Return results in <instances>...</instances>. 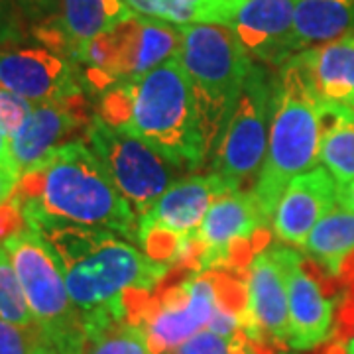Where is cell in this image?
<instances>
[{
  "instance_id": "6da1fadb",
  "label": "cell",
  "mask_w": 354,
  "mask_h": 354,
  "mask_svg": "<svg viewBox=\"0 0 354 354\" xmlns=\"http://www.w3.org/2000/svg\"><path fill=\"white\" fill-rule=\"evenodd\" d=\"M30 228L41 232L62 266L87 341L116 323L132 321L144 299L174 272L113 230L77 225Z\"/></svg>"
},
{
  "instance_id": "7a4b0ae2",
  "label": "cell",
  "mask_w": 354,
  "mask_h": 354,
  "mask_svg": "<svg viewBox=\"0 0 354 354\" xmlns=\"http://www.w3.org/2000/svg\"><path fill=\"white\" fill-rule=\"evenodd\" d=\"M14 197L26 227L77 225L136 241L138 215L87 142H65L22 171Z\"/></svg>"
},
{
  "instance_id": "3957f363",
  "label": "cell",
  "mask_w": 354,
  "mask_h": 354,
  "mask_svg": "<svg viewBox=\"0 0 354 354\" xmlns=\"http://www.w3.org/2000/svg\"><path fill=\"white\" fill-rule=\"evenodd\" d=\"M99 116L179 167L199 165L207 153L197 99L177 57L104 91Z\"/></svg>"
},
{
  "instance_id": "277c9868",
  "label": "cell",
  "mask_w": 354,
  "mask_h": 354,
  "mask_svg": "<svg viewBox=\"0 0 354 354\" xmlns=\"http://www.w3.org/2000/svg\"><path fill=\"white\" fill-rule=\"evenodd\" d=\"M327 106L319 101L297 55L281 65L264 164L252 193L270 218L297 176L317 167Z\"/></svg>"
},
{
  "instance_id": "5b68a950",
  "label": "cell",
  "mask_w": 354,
  "mask_h": 354,
  "mask_svg": "<svg viewBox=\"0 0 354 354\" xmlns=\"http://www.w3.org/2000/svg\"><path fill=\"white\" fill-rule=\"evenodd\" d=\"M181 28L177 62L189 79L201 116L207 150L215 148L241 99L254 62L228 26Z\"/></svg>"
},
{
  "instance_id": "8992f818",
  "label": "cell",
  "mask_w": 354,
  "mask_h": 354,
  "mask_svg": "<svg viewBox=\"0 0 354 354\" xmlns=\"http://www.w3.org/2000/svg\"><path fill=\"white\" fill-rule=\"evenodd\" d=\"M2 244L10 254L41 341L65 354L85 353L83 319L69 297L64 270L41 232L24 227Z\"/></svg>"
},
{
  "instance_id": "52a82bcc",
  "label": "cell",
  "mask_w": 354,
  "mask_h": 354,
  "mask_svg": "<svg viewBox=\"0 0 354 354\" xmlns=\"http://www.w3.org/2000/svg\"><path fill=\"white\" fill-rule=\"evenodd\" d=\"M248 274L236 270L191 272L177 283L150 293L134 315L152 354H165L207 329L228 290Z\"/></svg>"
},
{
  "instance_id": "ba28073f",
  "label": "cell",
  "mask_w": 354,
  "mask_h": 354,
  "mask_svg": "<svg viewBox=\"0 0 354 354\" xmlns=\"http://www.w3.org/2000/svg\"><path fill=\"white\" fill-rule=\"evenodd\" d=\"M179 46V26L132 14L106 34L91 39L73 62L87 67L85 79L93 87L109 91L174 59Z\"/></svg>"
},
{
  "instance_id": "9c48e42d",
  "label": "cell",
  "mask_w": 354,
  "mask_h": 354,
  "mask_svg": "<svg viewBox=\"0 0 354 354\" xmlns=\"http://www.w3.org/2000/svg\"><path fill=\"white\" fill-rule=\"evenodd\" d=\"M239 187L225 177L191 176L176 181L152 207L138 216L136 242L156 262L189 268L191 239L213 203Z\"/></svg>"
},
{
  "instance_id": "30bf717a",
  "label": "cell",
  "mask_w": 354,
  "mask_h": 354,
  "mask_svg": "<svg viewBox=\"0 0 354 354\" xmlns=\"http://www.w3.org/2000/svg\"><path fill=\"white\" fill-rule=\"evenodd\" d=\"M270 216L252 191H232L218 197L191 239L189 268L195 274L211 270L246 272L254 256L268 248Z\"/></svg>"
},
{
  "instance_id": "8fae6325",
  "label": "cell",
  "mask_w": 354,
  "mask_h": 354,
  "mask_svg": "<svg viewBox=\"0 0 354 354\" xmlns=\"http://www.w3.org/2000/svg\"><path fill=\"white\" fill-rule=\"evenodd\" d=\"M87 144L138 216L174 185L179 165L167 162L142 140L111 127L99 114L88 122Z\"/></svg>"
},
{
  "instance_id": "7c38bea8",
  "label": "cell",
  "mask_w": 354,
  "mask_h": 354,
  "mask_svg": "<svg viewBox=\"0 0 354 354\" xmlns=\"http://www.w3.org/2000/svg\"><path fill=\"white\" fill-rule=\"evenodd\" d=\"M274 102L276 83L266 73L264 67L254 65L241 99L216 142L213 174L241 187L248 177L262 169Z\"/></svg>"
},
{
  "instance_id": "4fadbf2b",
  "label": "cell",
  "mask_w": 354,
  "mask_h": 354,
  "mask_svg": "<svg viewBox=\"0 0 354 354\" xmlns=\"http://www.w3.org/2000/svg\"><path fill=\"white\" fill-rule=\"evenodd\" d=\"M268 248L281 266L288 283V346L311 351L329 342L337 333V299H330L307 272L299 250L283 244Z\"/></svg>"
},
{
  "instance_id": "5bb4252c",
  "label": "cell",
  "mask_w": 354,
  "mask_h": 354,
  "mask_svg": "<svg viewBox=\"0 0 354 354\" xmlns=\"http://www.w3.org/2000/svg\"><path fill=\"white\" fill-rule=\"evenodd\" d=\"M0 85L34 104H79L83 97L75 62L48 48H0Z\"/></svg>"
},
{
  "instance_id": "9a60e30c",
  "label": "cell",
  "mask_w": 354,
  "mask_h": 354,
  "mask_svg": "<svg viewBox=\"0 0 354 354\" xmlns=\"http://www.w3.org/2000/svg\"><path fill=\"white\" fill-rule=\"evenodd\" d=\"M242 333L252 344L268 348L288 344V283L270 248L248 266Z\"/></svg>"
},
{
  "instance_id": "2e32d148",
  "label": "cell",
  "mask_w": 354,
  "mask_h": 354,
  "mask_svg": "<svg viewBox=\"0 0 354 354\" xmlns=\"http://www.w3.org/2000/svg\"><path fill=\"white\" fill-rule=\"evenodd\" d=\"M297 0H244L230 30L248 55L283 65L293 57V14Z\"/></svg>"
},
{
  "instance_id": "e0dca14e",
  "label": "cell",
  "mask_w": 354,
  "mask_h": 354,
  "mask_svg": "<svg viewBox=\"0 0 354 354\" xmlns=\"http://www.w3.org/2000/svg\"><path fill=\"white\" fill-rule=\"evenodd\" d=\"M339 203V185L323 165L297 176L281 195L274 213L279 241L304 244L317 223Z\"/></svg>"
},
{
  "instance_id": "ac0fdd59",
  "label": "cell",
  "mask_w": 354,
  "mask_h": 354,
  "mask_svg": "<svg viewBox=\"0 0 354 354\" xmlns=\"http://www.w3.org/2000/svg\"><path fill=\"white\" fill-rule=\"evenodd\" d=\"M122 0H62V12L38 26L36 36L50 48L75 59L81 48L132 16Z\"/></svg>"
},
{
  "instance_id": "d6986e66",
  "label": "cell",
  "mask_w": 354,
  "mask_h": 354,
  "mask_svg": "<svg viewBox=\"0 0 354 354\" xmlns=\"http://www.w3.org/2000/svg\"><path fill=\"white\" fill-rule=\"evenodd\" d=\"M295 55L319 101L354 111V32Z\"/></svg>"
},
{
  "instance_id": "ffe728a7",
  "label": "cell",
  "mask_w": 354,
  "mask_h": 354,
  "mask_svg": "<svg viewBox=\"0 0 354 354\" xmlns=\"http://www.w3.org/2000/svg\"><path fill=\"white\" fill-rule=\"evenodd\" d=\"M79 127L81 120L73 113V104H64V102L34 104L24 124L10 138L12 158L20 174L41 162L48 153L65 144L64 140L69 134H73Z\"/></svg>"
},
{
  "instance_id": "44dd1931",
  "label": "cell",
  "mask_w": 354,
  "mask_h": 354,
  "mask_svg": "<svg viewBox=\"0 0 354 354\" xmlns=\"http://www.w3.org/2000/svg\"><path fill=\"white\" fill-rule=\"evenodd\" d=\"M304 250L333 279L354 283V211L337 203L309 232Z\"/></svg>"
},
{
  "instance_id": "7402d4cb",
  "label": "cell",
  "mask_w": 354,
  "mask_h": 354,
  "mask_svg": "<svg viewBox=\"0 0 354 354\" xmlns=\"http://www.w3.org/2000/svg\"><path fill=\"white\" fill-rule=\"evenodd\" d=\"M354 0H297L293 14V53L351 34Z\"/></svg>"
},
{
  "instance_id": "603a6c76",
  "label": "cell",
  "mask_w": 354,
  "mask_h": 354,
  "mask_svg": "<svg viewBox=\"0 0 354 354\" xmlns=\"http://www.w3.org/2000/svg\"><path fill=\"white\" fill-rule=\"evenodd\" d=\"M134 14L174 26H230L244 0H122Z\"/></svg>"
},
{
  "instance_id": "cb8c5ba5",
  "label": "cell",
  "mask_w": 354,
  "mask_h": 354,
  "mask_svg": "<svg viewBox=\"0 0 354 354\" xmlns=\"http://www.w3.org/2000/svg\"><path fill=\"white\" fill-rule=\"evenodd\" d=\"M327 106V104H325ZM319 162L339 187L354 181V111L327 106V124L321 138Z\"/></svg>"
},
{
  "instance_id": "d4e9b609",
  "label": "cell",
  "mask_w": 354,
  "mask_h": 354,
  "mask_svg": "<svg viewBox=\"0 0 354 354\" xmlns=\"http://www.w3.org/2000/svg\"><path fill=\"white\" fill-rule=\"evenodd\" d=\"M0 319L20 327H36L10 254L0 242Z\"/></svg>"
},
{
  "instance_id": "484cf974",
  "label": "cell",
  "mask_w": 354,
  "mask_h": 354,
  "mask_svg": "<svg viewBox=\"0 0 354 354\" xmlns=\"http://www.w3.org/2000/svg\"><path fill=\"white\" fill-rule=\"evenodd\" d=\"M83 354H152V351L138 323L122 321L88 339Z\"/></svg>"
},
{
  "instance_id": "4316f807",
  "label": "cell",
  "mask_w": 354,
  "mask_h": 354,
  "mask_svg": "<svg viewBox=\"0 0 354 354\" xmlns=\"http://www.w3.org/2000/svg\"><path fill=\"white\" fill-rule=\"evenodd\" d=\"M246 344L248 339L244 337V333L225 337V335H216L213 330L203 329L165 354H241L246 348Z\"/></svg>"
},
{
  "instance_id": "83f0119b",
  "label": "cell",
  "mask_w": 354,
  "mask_h": 354,
  "mask_svg": "<svg viewBox=\"0 0 354 354\" xmlns=\"http://www.w3.org/2000/svg\"><path fill=\"white\" fill-rule=\"evenodd\" d=\"M41 344L36 327H20L0 319V354H34Z\"/></svg>"
},
{
  "instance_id": "f1b7e54d",
  "label": "cell",
  "mask_w": 354,
  "mask_h": 354,
  "mask_svg": "<svg viewBox=\"0 0 354 354\" xmlns=\"http://www.w3.org/2000/svg\"><path fill=\"white\" fill-rule=\"evenodd\" d=\"M32 109H34V102L0 85V127L8 132L10 138L16 134V130L24 124Z\"/></svg>"
},
{
  "instance_id": "f546056e",
  "label": "cell",
  "mask_w": 354,
  "mask_h": 354,
  "mask_svg": "<svg viewBox=\"0 0 354 354\" xmlns=\"http://www.w3.org/2000/svg\"><path fill=\"white\" fill-rule=\"evenodd\" d=\"M26 38L24 16L14 0H0V48H12Z\"/></svg>"
},
{
  "instance_id": "4dcf8cb0",
  "label": "cell",
  "mask_w": 354,
  "mask_h": 354,
  "mask_svg": "<svg viewBox=\"0 0 354 354\" xmlns=\"http://www.w3.org/2000/svg\"><path fill=\"white\" fill-rule=\"evenodd\" d=\"M26 20L34 24H46L62 12V0H14Z\"/></svg>"
},
{
  "instance_id": "1f68e13d",
  "label": "cell",
  "mask_w": 354,
  "mask_h": 354,
  "mask_svg": "<svg viewBox=\"0 0 354 354\" xmlns=\"http://www.w3.org/2000/svg\"><path fill=\"white\" fill-rule=\"evenodd\" d=\"M20 181V169L16 167H0V207L14 197Z\"/></svg>"
},
{
  "instance_id": "d6a6232c",
  "label": "cell",
  "mask_w": 354,
  "mask_h": 354,
  "mask_svg": "<svg viewBox=\"0 0 354 354\" xmlns=\"http://www.w3.org/2000/svg\"><path fill=\"white\" fill-rule=\"evenodd\" d=\"M0 167H16L18 165L12 158V146H10V136L4 128L0 127Z\"/></svg>"
},
{
  "instance_id": "836d02e7",
  "label": "cell",
  "mask_w": 354,
  "mask_h": 354,
  "mask_svg": "<svg viewBox=\"0 0 354 354\" xmlns=\"http://www.w3.org/2000/svg\"><path fill=\"white\" fill-rule=\"evenodd\" d=\"M339 203L344 205L346 209L354 211V181H351L344 187H339Z\"/></svg>"
},
{
  "instance_id": "e575fe53",
  "label": "cell",
  "mask_w": 354,
  "mask_h": 354,
  "mask_svg": "<svg viewBox=\"0 0 354 354\" xmlns=\"http://www.w3.org/2000/svg\"><path fill=\"white\" fill-rule=\"evenodd\" d=\"M327 354H354V337L342 342H337V344H330Z\"/></svg>"
},
{
  "instance_id": "d590c367",
  "label": "cell",
  "mask_w": 354,
  "mask_h": 354,
  "mask_svg": "<svg viewBox=\"0 0 354 354\" xmlns=\"http://www.w3.org/2000/svg\"><path fill=\"white\" fill-rule=\"evenodd\" d=\"M241 354H272V348H268V346H260V344H252V342L248 341L246 348H244Z\"/></svg>"
},
{
  "instance_id": "8d00e7d4",
  "label": "cell",
  "mask_w": 354,
  "mask_h": 354,
  "mask_svg": "<svg viewBox=\"0 0 354 354\" xmlns=\"http://www.w3.org/2000/svg\"><path fill=\"white\" fill-rule=\"evenodd\" d=\"M34 354H65L62 353L59 348H55V346H51V344H48V342L41 341V344L38 346V351Z\"/></svg>"
},
{
  "instance_id": "74e56055",
  "label": "cell",
  "mask_w": 354,
  "mask_h": 354,
  "mask_svg": "<svg viewBox=\"0 0 354 354\" xmlns=\"http://www.w3.org/2000/svg\"><path fill=\"white\" fill-rule=\"evenodd\" d=\"M279 354H288V353H279Z\"/></svg>"
}]
</instances>
